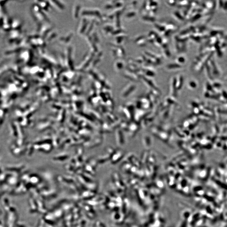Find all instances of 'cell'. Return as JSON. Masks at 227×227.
I'll use <instances>...</instances> for the list:
<instances>
[{
  "mask_svg": "<svg viewBox=\"0 0 227 227\" xmlns=\"http://www.w3.org/2000/svg\"><path fill=\"white\" fill-rule=\"evenodd\" d=\"M180 68H181V66L177 64H169L167 66V68L168 70H175Z\"/></svg>",
  "mask_w": 227,
  "mask_h": 227,
  "instance_id": "1",
  "label": "cell"
},
{
  "mask_svg": "<svg viewBox=\"0 0 227 227\" xmlns=\"http://www.w3.org/2000/svg\"><path fill=\"white\" fill-rule=\"evenodd\" d=\"M176 61L178 63V64L180 65V64H184L186 62V58L183 56H180L176 59Z\"/></svg>",
  "mask_w": 227,
  "mask_h": 227,
  "instance_id": "2",
  "label": "cell"
}]
</instances>
